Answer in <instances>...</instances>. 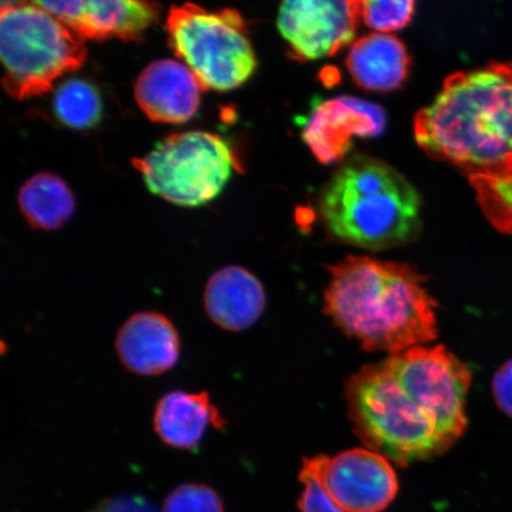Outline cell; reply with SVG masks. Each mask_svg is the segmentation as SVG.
I'll return each mask as SVG.
<instances>
[{"label":"cell","instance_id":"cb8c5ba5","mask_svg":"<svg viewBox=\"0 0 512 512\" xmlns=\"http://www.w3.org/2000/svg\"><path fill=\"white\" fill-rule=\"evenodd\" d=\"M91 512H159L156 505L138 495H120L105 499Z\"/></svg>","mask_w":512,"mask_h":512},{"label":"cell","instance_id":"4fadbf2b","mask_svg":"<svg viewBox=\"0 0 512 512\" xmlns=\"http://www.w3.org/2000/svg\"><path fill=\"white\" fill-rule=\"evenodd\" d=\"M203 88L184 63L159 60L140 74L134 94L146 117L155 123L183 124L194 118Z\"/></svg>","mask_w":512,"mask_h":512},{"label":"cell","instance_id":"9a60e30c","mask_svg":"<svg viewBox=\"0 0 512 512\" xmlns=\"http://www.w3.org/2000/svg\"><path fill=\"white\" fill-rule=\"evenodd\" d=\"M208 316L220 328L239 332L251 328L266 307L261 281L240 266H228L211 275L204 291Z\"/></svg>","mask_w":512,"mask_h":512},{"label":"cell","instance_id":"ba28073f","mask_svg":"<svg viewBox=\"0 0 512 512\" xmlns=\"http://www.w3.org/2000/svg\"><path fill=\"white\" fill-rule=\"evenodd\" d=\"M403 388L438 422L451 446L463 437L466 398L472 375L466 364L443 345H419L387 358Z\"/></svg>","mask_w":512,"mask_h":512},{"label":"cell","instance_id":"5bb4252c","mask_svg":"<svg viewBox=\"0 0 512 512\" xmlns=\"http://www.w3.org/2000/svg\"><path fill=\"white\" fill-rule=\"evenodd\" d=\"M115 349L120 362L131 373L157 376L176 366L181 339L168 317L155 311H143L121 325Z\"/></svg>","mask_w":512,"mask_h":512},{"label":"cell","instance_id":"9c48e42d","mask_svg":"<svg viewBox=\"0 0 512 512\" xmlns=\"http://www.w3.org/2000/svg\"><path fill=\"white\" fill-rule=\"evenodd\" d=\"M358 0H290L281 4L278 28L294 60L331 57L354 40Z\"/></svg>","mask_w":512,"mask_h":512},{"label":"cell","instance_id":"ffe728a7","mask_svg":"<svg viewBox=\"0 0 512 512\" xmlns=\"http://www.w3.org/2000/svg\"><path fill=\"white\" fill-rule=\"evenodd\" d=\"M486 219L498 232L512 235V176L469 177Z\"/></svg>","mask_w":512,"mask_h":512},{"label":"cell","instance_id":"2e32d148","mask_svg":"<svg viewBox=\"0 0 512 512\" xmlns=\"http://www.w3.org/2000/svg\"><path fill=\"white\" fill-rule=\"evenodd\" d=\"M224 425L226 421L207 392L174 390L160 398L153 413V428L158 437L177 450H195L209 426L221 430Z\"/></svg>","mask_w":512,"mask_h":512},{"label":"cell","instance_id":"30bf717a","mask_svg":"<svg viewBox=\"0 0 512 512\" xmlns=\"http://www.w3.org/2000/svg\"><path fill=\"white\" fill-rule=\"evenodd\" d=\"M322 480L329 496L345 512H381L398 495L399 482L386 457L355 448L325 458Z\"/></svg>","mask_w":512,"mask_h":512},{"label":"cell","instance_id":"5b68a950","mask_svg":"<svg viewBox=\"0 0 512 512\" xmlns=\"http://www.w3.org/2000/svg\"><path fill=\"white\" fill-rule=\"evenodd\" d=\"M0 54L3 87L17 100L51 91L87 59L81 38L37 2L2 3Z\"/></svg>","mask_w":512,"mask_h":512},{"label":"cell","instance_id":"7402d4cb","mask_svg":"<svg viewBox=\"0 0 512 512\" xmlns=\"http://www.w3.org/2000/svg\"><path fill=\"white\" fill-rule=\"evenodd\" d=\"M326 456L305 459L300 482L304 485L299 501L300 512H345L326 491L322 480V471Z\"/></svg>","mask_w":512,"mask_h":512},{"label":"cell","instance_id":"7c38bea8","mask_svg":"<svg viewBox=\"0 0 512 512\" xmlns=\"http://www.w3.org/2000/svg\"><path fill=\"white\" fill-rule=\"evenodd\" d=\"M384 127L386 115L381 107L351 96H339L312 112L303 137L319 162L330 164L347 155L352 139L380 136Z\"/></svg>","mask_w":512,"mask_h":512},{"label":"cell","instance_id":"7a4b0ae2","mask_svg":"<svg viewBox=\"0 0 512 512\" xmlns=\"http://www.w3.org/2000/svg\"><path fill=\"white\" fill-rule=\"evenodd\" d=\"M325 311L368 351H402L438 337L437 303L413 267L348 256L330 266Z\"/></svg>","mask_w":512,"mask_h":512},{"label":"cell","instance_id":"52a82bcc","mask_svg":"<svg viewBox=\"0 0 512 512\" xmlns=\"http://www.w3.org/2000/svg\"><path fill=\"white\" fill-rule=\"evenodd\" d=\"M133 165L152 194L187 208L213 201L240 170L226 140L204 131L171 134Z\"/></svg>","mask_w":512,"mask_h":512},{"label":"cell","instance_id":"e0dca14e","mask_svg":"<svg viewBox=\"0 0 512 512\" xmlns=\"http://www.w3.org/2000/svg\"><path fill=\"white\" fill-rule=\"evenodd\" d=\"M345 64L358 87L386 93L406 82L411 56L398 37L375 32L352 44Z\"/></svg>","mask_w":512,"mask_h":512},{"label":"cell","instance_id":"d4e9b609","mask_svg":"<svg viewBox=\"0 0 512 512\" xmlns=\"http://www.w3.org/2000/svg\"><path fill=\"white\" fill-rule=\"evenodd\" d=\"M497 406L512 418V360L498 369L492 381Z\"/></svg>","mask_w":512,"mask_h":512},{"label":"cell","instance_id":"8992f818","mask_svg":"<svg viewBox=\"0 0 512 512\" xmlns=\"http://www.w3.org/2000/svg\"><path fill=\"white\" fill-rule=\"evenodd\" d=\"M166 31L170 48L204 91H233L252 78L256 57L239 11H210L195 4L172 6Z\"/></svg>","mask_w":512,"mask_h":512},{"label":"cell","instance_id":"603a6c76","mask_svg":"<svg viewBox=\"0 0 512 512\" xmlns=\"http://www.w3.org/2000/svg\"><path fill=\"white\" fill-rule=\"evenodd\" d=\"M163 512H223L217 492L203 484L178 486L165 499Z\"/></svg>","mask_w":512,"mask_h":512},{"label":"cell","instance_id":"ac0fdd59","mask_svg":"<svg viewBox=\"0 0 512 512\" xmlns=\"http://www.w3.org/2000/svg\"><path fill=\"white\" fill-rule=\"evenodd\" d=\"M18 204L30 226L42 230L61 228L75 211L72 191L62 178L49 172L25 182L19 190Z\"/></svg>","mask_w":512,"mask_h":512},{"label":"cell","instance_id":"44dd1931","mask_svg":"<svg viewBox=\"0 0 512 512\" xmlns=\"http://www.w3.org/2000/svg\"><path fill=\"white\" fill-rule=\"evenodd\" d=\"M415 2L413 0H388V2H361V18L369 28L380 34L405 29L411 24Z\"/></svg>","mask_w":512,"mask_h":512},{"label":"cell","instance_id":"8fae6325","mask_svg":"<svg viewBox=\"0 0 512 512\" xmlns=\"http://www.w3.org/2000/svg\"><path fill=\"white\" fill-rule=\"evenodd\" d=\"M59 18L81 40H142L144 32L158 21L160 5L137 0H73L37 2Z\"/></svg>","mask_w":512,"mask_h":512},{"label":"cell","instance_id":"d6986e66","mask_svg":"<svg viewBox=\"0 0 512 512\" xmlns=\"http://www.w3.org/2000/svg\"><path fill=\"white\" fill-rule=\"evenodd\" d=\"M57 118L75 130H89L99 123L102 104L91 83L79 79L64 82L54 96Z\"/></svg>","mask_w":512,"mask_h":512},{"label":"cell","instance_id":"277c9868","mask_svg":"<svg viewBox=\"0 0 512 512\" xmlns=\"http://www.w3.org/2000/svg\"><path fill=\"white\" fill-rule=\"evenodd\" d=\"M349 415L369 450L408 465L452 447L435 421L403 388L387 360L369 364L347 386Z\"/></svg>","mask_w":512,"mask_h":512},{"label":"cell","instance_id":"3957f363","mask_svg":"<svg viewBox=\"0 0 512 512\" xmlns=\"http://www.w3.org/2000/svg\"><path fill=\"white\" fill-rule=\"evenodd\" d=\"M319 211L332 238L383 251L419 234L421 198L398 170L382 160H345L320 196Z\"/></svg>","mask_w":512,"mask_h":512},{"label":"cell","instance_id":"6da1fadb","mask_svg":"<svg viewBox=\"0 0 512 512\" xmlns=\"http://www.w3.org/2000/svg\"><path fill=\"white\" fill-rule=\"evenodd\" d=\"M421 150L472 176H512V64L448 76L414 119Z\"/></svg>","mask_w":512,"mask_h":512}]
</instances>
